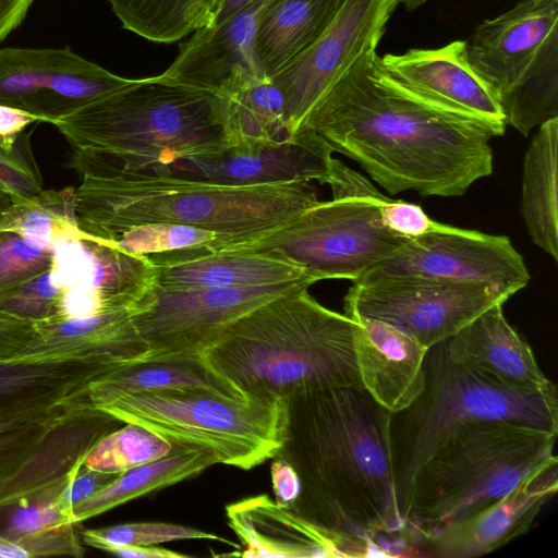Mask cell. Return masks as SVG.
Here are the masks:
<instances>
[{"mask_svg":"<svg viewBox=\"0 0 558 558\" xmlns=\"http://www.w3.org/2000/svg\"><path fill=\"white\" fill-rule=\"evenodd\" d=\"M201 390L236 399L250 396L218 373L203 353L144 354L94 380L85 392L92 404L118 393Z\"/></svg>","mask_w":558,"mask_h":558,"instance_id":"obj_26","label":"cell"},{"mask_svg":"<svg viewBox=\"0 0 558 558\" xmlns=\"http://www.w3.org/2000/svg\"><path fill=\"white\" fill-rule=\"evenodd\" d=\"M308 182L226 185L145 174L82 175L74 191L78 230L107 242L131 228L184 225L217 234L215 250L257 239L317 204Z\"/></svg>","mask_w":558,"mask_h":558,"instance_id":"obj_3","label":"cell"},{"mask_svg":"<svg viewBox=\"0 0 558 558\" xmlns=\"http://www.w3.org/2000/svg\"><path fill=\"white\" fill-rule=\"evenodd\" d=\"M73 187L41 191L34 197L17 202L0 230L15 231L52 246L60 240L80 235L74 208Z\"/></svg>","mask_w":558,"mask_h":558,"instance_id":"obj_34","label":"cell"},{"mask_svg":"<svg viewBox=\"0 0 558 558\" xmlns=\"http://www.w3.org/2000/svg\"><path fill=\"white\" fill-rule=\"evenodd\" d=\"M558 462L522 482L511 493L474 514L408 543L415 555L434 558H475L489 554L533 525L558 489Z\"/></svg>","mask_w":558,"mask_h":558,"instance_id":"obj_17","label":"cell"},{"mask_svg":"<svg viewBox=\"0 0 558 558\" xmlns=\"http://www.w3.org/2000/svg\"><path fill=\"white\" fill-rule=\"evenodd\" d=\"M274 0H252L226 20L198 28L159 76L168 82L227 98L266 78L254 54L263 12Z\"/></svg>","mask_w":558,"mask_h":558,"instance_id":"obj_15","label":"cell"},{"mask_svg":"<svg viewBox=\"0 0 558 558\" xmlns=\"http://www.w3.org/2000/svg\"><path fill=\"white\" fill-rule=\"evenodd\" d=\"M556 433L504 422H475L452 433L428 458L413 485L402 538L474 514L558 462Z\"/></svg>","mask_w":558,"mask_h":558,"instance_id":"obj_6","label":"cell"},{"mask_svg":"<svg viewBox=\"0 0 558 558\" xmlns=\"http://www.w3.org/2000/svg\"><path fill=\"white\" fill-rule=\"evenodd\" d=\"M121 473H107L82 465L63 493L70 510L112 483Z\"/></svg>","mask_w":558,"mask_h":558,"instance_id":"obj_45","label":"cell"},{"mask_svg":"<svg viewBox=\"0 0 558 558\" xmlns=\"http://www.w3.org/2000/svg\"><path fill=\"white\" fill-rule=\"evenodd\" d=\"M34 0H0V43L24 21Z\"/></svg>","mask_w":558,"mask_h":558,"instance_id":"obj_49","label":"cell"},{"mask_svg":"<svg viewBox=\"0 0 558 558\" xmlns=\"http://www.w3.org/2000/svg\"><path fill=\"white\" fill-rule=\"evenodd\" d=\"M475 422L520 424L558 434L557 389L520 392L499 387L454 363L445 341L430 347L421 392L391 421L396 495L404 525L422 466L452 433Z\"/></svg>","mask_w":558,"mask_h":558,"instance_id":"obj_7","label":"cell"},{"mask_svg":"<svg viewBox=\"0 0 558 558\" xmlns=\"http://www.w3.org/2000/svg\"><path fill=\"white\" fill-rule=\"evenodd\" d=\"M82 465L83 462L78 463L66 475L33 494L0 506V536L21 541L24 536L75 524L72 510L63 502V493Z\"/></svg>","mask_w":558,"mask_h":558,"instance_id":"obj_35","label":"cell"},{"mask_svg":"<svg viewBox=\"0 0 558 558\" xmlns=\"http://www.w3.org/2000/svg\"><path fill=\"white\" fill-rule=\"evenodd\" d=\"M0 186L19 201L29 199L43 191L41 175L25 134L13 149L0 142Z\"/></svg>","mask_w":558,"mask_h":558,"instance_id":"obj_43","label":"cell"},{"mask_svg":"<svg viewBox=\"0 0 558 558\" xmlns=\"http://www.w3.org/2000/svg\"><path fill=\"white\" fill-rule=\"evenodd\" d=\"M270 477L275 501L281 506L292 507L302 489L298 472L288 461L276 456L270 465Z\"/></svg>","mask_w":558,"mask_h":558,"instance_id":"obj_47","label":"cell"},{"mask_svg":"<svg viewBox=\"0 0 558 558\" xmlns=\"http://www.w3.org/2000/svg\"><path fill=\"white\" fill-rule=\"evenodd\" d=\"M123 28L171 44L210 25L223 0H108Z\"/></svg>","mask_w":558,"mask_h":558,"instance_id":"obj_32","label":"cell"},{"mask_svg":"<svg viewBox=\"0 0 558 558\" xmlns=\"http://www.w3.org/2000/svg\"><path fill=\"white\" fill-rule=\"evenodd\" d=\"M313 279L203 289L154 286L132 310L134 325L149 355L203 353L228 324Z\"/></svg>","mask_w":558,"mask_h":558,"instance_id":"obj_11","label":"cell"},{"mask_svg":"<svg viewBox=\"0 0 558 558\" xmlns=\"http://www.w3.org/2000/svg\"><path fill=\"white\" fill-rule=\"evenodd\" d=\"M83 399L82 396L49 411L0 421V480L14 471L46 433Z\"/></svg>","mask_w":558,"mask_h":558,"instance_id":"obj_39","label":"cell"},{"mask_svg":"<svg viewBox=\"0 0 558 558\" xmlns=\"http://www.w3.org/2000/svg\"><path fill=\"white\" fill-rule=\"evenodd\" d=\"M90 405L172 444L196 446L218 463L251 470L277 456L287 429V399L230 398L201 390L118 393Z\"/></svg>","mask_w":558,"mask_h":558,"instance_id":"obj_8","label":"cell"},{"mask_svg":"<svg viewBox=\"0 0 558 558\" xmlns=\"http://www.w3.org/2000/svg\"><path fill=\"white\" fill-rule=\"evenodd\" d=\"M85 555L77 524H69L44 533L11 541L0 536V558H35Z\"/></svg>","mask_w":558,"mask_h":558,"instance_id":"obj_42","label":"cell"},{"mask_svg":"<svg viewBox=\"0 0 558 558\" xmlns=\"http://www.w3.org/2000/svg\"><path fill=\"white\" fill-rule=\"evenodd\" d=\"M332 153L317 134L303 130L292 141L279 145L250 151L228 149L219 155L187 157L120 175L187 178L226 185L312 180L325 184Z\"/></svg>","mask_w":558,"mask_h":558,"instance_id":"obj_16","label":"cell"},{"mask_svg":"<svg viewBox=\"0 0 558 558\" xmlns=\"http://www.w3.org/2000/svg\"><path fill=\"white\" fill-rule=\"evenodd\" d=\"M35 335L33 322L0 314V360L20 355Z\"/></svg>","mask_w":558,"mask_h":558,"instance_id":"obj_46","label":"cell"},{"mask_svg":"<svg viewBox=\"0 0 558 558\" xmlns=\"http://www.w3.org/2000/svg\"><path fill=\"white\" fill-rule=\"evenodd\" d=\"M558 0H523L480 24L465 40L468 61L498 100L522 78L558 29Z\"/></svg>","mask_w":558,"mask_h":558,"instance_id":"obj_19","label":"cell"},{"mask_svg":"<svg viewBox=\"0 0 558 558\" xmlns=\"http://www.w3.org/2000/svg\"><path fill=\"white\" fill-rule=\"evenodd\" d=\"M172 447L171 441L147 427L124 423L93 446L83 465L107 473H123L166 456Z\"/></svg>","mask_w":558,"mask_h":558,"instance_id":"obj_36","label":"cell"},{"mask_svg":"<svg viewBox=\"0 0 558 558\" xmlns=\"http://www.w3.org/2000/svg\"><path fill=\"white\" fill-rule=\"evenodd\" d=\"M225 99V131L230 149L242 151L292 141L282 93L263 78Z\"/></svg>","mask_w":558,"mask_h":558,"instance_id":"obj_31","label":"cell"},{"mask_svg":"<svg viewBox=\"0 0 558 558\" xmlns=\"http://www.w3.org/2000/svg\"><path fill=\"white\" fill-rule=\"evenodd\" d=\"M154 269L155 284L166 289L230 288L307 278L315 280L296 264L266 253L214 252L177 264L154 266Z\"/></svg>","mask_w":558,"mask_h":558,"instance_id":"obj_27","label":"cell"},{"mask_svg":"<svg viewBox=\"0 0 558 558\" xmlns=\"http://www.w3.org/2000/svg\"><path fill=\"white\" fill-rule=\"evenodd\" d=\"M226 513L229 526L245 546L243 557H345L330 532L267 495L228 505Z\"/></svg>","mask_w":558,"mask_h":558,"instance_id":"obj_24","label":"cell"},{"mask_svg":"<svg viewBox=\"0 0 558 558\" xmlns=\"http://www.w3.org/2000/svg\"><path fill=\"white\" fill-rule=\"evenodd\" d=\"M252 0H223L219 10L217 11L211 24H217L227 17L233 15L241 9H243L246 4H248Z\"/></svg>","mask_w":558,"mask_h":558,"instance_id":"obj_51","label":"cell"},{"mask_svg":"<svg viewBox=\"0 0 558 558\" xmlns=\"http://www.w3.org/2000/svg\"><path fill=\"white\" fill-rule=\"evenodd\" d=\"M17 202L22 201L16 199L11 193L0 186V225Z\"/></svg>","mask_w":558,"mask_h":558,"instance_id":"obj_52","label":"cell"},{"mask_svg":"<svg viewBox=\"0 0 558 558\" xmlns=\"http://www.w3.org/2000/svg\"><path fill=\"white\" fill-rule=\"evenodd\" d=\"M138 81L116 75L69 49H0V105L27 111L40 122L54 124Z\"/></svg>","mask_w":558,"mask_h":558,"instance_id":"obj_12","label":"cell"},{"mask_svg":"<svg viewBox=\"0 0 558 558\" xmlns=\"http://www.w3.org/2000/svg\"><path fill=\"white\" fill-rule=\"evenodd\" d=\"M123 363L31 355L0 360V421L73 401L84 396L94 380Z\"/></svg>","mask_w":558,"mask_h":558,"instance_id":"obj_22","label":"cell"},{"mask_svg":"<svg viewBox=\"0 0 558 558\" xmlns=\"http://www.w3.org/2000/svg\"><path fill=\"white\" fill-rule=\"evenodd\" d=\"M302 286L221 329L203 355L245 395L287 399L329 387L362 388L355 322L319 304Z\"/></svg>","mask_w":558,"mask_h":558,"instance_id":"obj_5","label":"cell"},{"mask_svg":"<svg viewBox=\"0 0 558 558\" xmlns=\"http://www.w3.org/2000/svg\"><path fill=\"white\" fill-rule=\"evenodd\" d=\"M218 463L208 450L173 444L166 456L121 473L112 483L72 508L75 524L151 492L166 488Z\"/></svg>","mask_w":558,"mask_h":558,"instance_id":"obj_30","label":"cell"},{"mask_svg":"<svg viewBox=\"0 0 558 558\" xmlns=\"http://www.w3.org/2000/svg\"><path fill=\"white\" fill-rule=\"evenodd\" d=\"M40 120L24 110L0 105V142L9 149H13L25 129Z\"/></svg>","mask_w":558,"mask_h":558,"instance_id":"obj_48","label":"cell"},{"mask_svg":"<svg viewBox=\"0 0 558 558\" xmlns=\"http://www.w3.org/2000/svg\"><path fill=\"white\" fill-rule=\"evenodd\" d=\"M506 124L526 136L558 118V29L542 46L519 83L500 100Z\"/></svg>","mask_w":558,"mask_h":558,"instance_id":"obj_33","label":"cell"},{"mask_svg":"<svg viewBox=\"0 0 558 558\" xmlns=\"http://www.w3.org/2000/svg\"><path fill=\"white\" fill-rule=\"evenodd\" d=\"M365 275H414L483 283L509 298L531 278L522 255L508 236L440 222L433 230L409 239Z\"/></svg>","mask_w":558,"mask_h":558,"instance_id":"obj_14","label":"cell"},{"mask_svg":"<svg viewBox=\"0 0 558 558\" xmlns=\"http://www.w3.org/2000/svg\"><path fill=\"white\" fill-rule=\"evenodd\" d=\"M398 0H341L319 37L270 80L295 136L318 99L364 53L376 50Z\"/></svg>","mask_w":558,"mask_h":558,"instance_id":"obj_13","label":"cell"},{"mask_svg":"<svg viewBox=\"0 0 558 558\" xmlns=\"http://www.w3.org/2000/svg\"><path fill=\"white\" fill-rule=\"evenodd\" d=\"M558 118L538 126L525 153L522 216L532 242L558 260Z\"/></svg>","mask_w":558,"mask_h":558,"instance_id":"obj_29","label":"cell"},{"mask_svg":"<svg viewBox=\"0 0 558 558\" xmlns=\"http://www.w3.org/2000/svg\"><path fill=\"white\" fill-rule=\"evenodd\" d=\"M380 218L388 230L408 239L420 236L438 223L420 205L392 198L381 203Z\"/></svg>","mask_w":558,"mask_h":558,"instance_id":"obj_44","label":"cell"},{"mask_svg":"<svg viewBox=\"0 0 558 558\" xmlns=\"http://www.w3.org/2000/svg\"><path fill=\"white\" fill-rule=\"evenodd\" d=\"M380 60L412 95L447 111L487 123L504 135L507 124L500 102L469 63L465 40L437 49L387 53Z\"/></svg>","mask_w":558,"mask_h":558,"instance_id":"obj_18","label":"cell"},{"mask_svg":"<svg viewBox=\"0 0 558 558\" xmlns=\"http://www.w3.org/2000/svg\"><path fill=\"white\" fill-rule=\"evenodd\" d=\"M78 532L84 545L100 550L109 546H154L187 539L215 541L240 547L217 534L169 522H132L96 529L82 527L78 524Z\"/></svg>","mask_w":558,"mask_h":558,"instance_id":"obj_37","label":"cell"},{"mask_svg":"<svg viewBox=\"0 0 558 558\" xmlns=\"http://www.w3.org/2000/svg\"><path fill=\"white\" fill-rule=\"evenodd\" d=\"M102 551L123 558H186L189 555L177 553L167 548L154 546H109Z\"/></svg>","mask_w":558,"mask_h":558,"instance_id":"obj_50","label":"cell"},{"mask_svg":"<svg viewBox=\"0 0 558 558\" xmlns=\"http://www.w3.org/2000/svg\"><path fill=\"white\" fill-rule=\"evenodd\" d=\"M408 11H413L428 0H398Z\"/></svg>","mask_w":558,"mask_h":558,"instance_id":"obj_53","label":"cell"},{"mask_svg":"<svg viewBox=\"0 0 558 558\" xmlns=\"http://www.w3.org/2000/svg\"><path fill=\"white\" fill-rule=\"evenodd\" d=\"M34 326L36 335L20 355L123 363L147 353L129 308Z\"/></svg>","mask_w":558,"mask_h":558,"instance_id":"obj_25","label":"cell"},{"mask_svg":"<svg viewBox=\"0 0 558 558\" xmlns=\"http://www.w3.org/2000/svg\"><path fill=\"white\" fill-rule=\"evenodd\" d=\"M387 198L381 193L332 196L257 239L219 252L271 254L296 264L316 281H354L409 240L383 225L380 205Z\"/></svg>","mask_w":558,"mask_h":558,"instance_id":"obj_9","label":"cell"},{"mask_svg":"<svg viewBox=\"0 0 558 558\" xmlns=\"http://www.w3.org/2000/svg\"><path fill=\"white\" fill-rule=\"evenodd\" d=\"M341 0H274L259 20L254 54L260 73L271 78L324 32Z\"/></svg>","mask_w":558,"mask_h":558,"instance_id":"obj_28","label":"cell"},{"mask_svg":"<svg viewBox=\"0 0 558 558\" xmlns=\"http://www.w3.org/2000/svg\"><path fill=\"white\" fill-rule=\"evenodd\" d=\"M355 322L354 355L362 388L392 414L408 408L424 384L427 348L383 320Z\"/></svg>","mask_w":558,"mask_h":558,"instance_id":"obj_21","label":"cell"},{"mask_svg":"<svg viewBox=\"0 0 558 558\" xmlns=\"http://www.w3.org/2000/svg\"><path fill=\"white\" fill-rule=\"evenodd\" d=\"M124 424L84 398L59 420L34 451L0 480V506L33 494L71 472L104 436Z\"/></svg>","mask_w":558,"mask_h":558,"instance_id":"obj_23","label":"cell"},{"mask_svg":"<svg viewBox=\"0 0 558 558\" xmlns=\"http://www.w3.org/2000/svg\"><path fill=\"white\" fill-rule=\"evenodd\" d=\"M286 438L277 456L298 472L292 506L330 532L345 557L386 556L378 544L402 535L391 439L392 413L363 388L329 387L287 398Z\"/></svg>","mask_w":558,"mask_h":558,"instance_id":"obj_2","label":"cell"},{"mask_svg":"<svg viewBox=\"0 0 558 558\" xmlns=\"http://www.w3.org/2000/svg\"><path fill=\"white\" fill-rule=\"evenodd\" d=\"M65 286L50 269L0 294V314L33 323L57 319Z\"/></svg>","mask_w":558,"mask_h":558,"instance_id":"obj_40","label":"cell"},{"mask_svg":"<svg viewBox=\"0 0 558 558\" xmlns=\"http://www.w3.org/2000/svg\"><path fill=\"white\" fill-rule=\"evenodd\" d=\"M104 244L149 257L202 246H207L213 253L221 244V240L210 231L191 226L150 223L125 230Z\"/></svg>","mask_w":558,"mask_h":558,"instance_id":"obj_38","label":"cell"},{"mask_svg":"<svg viewBox=\"0 0 558 558\" xmlns=\"http://www.w3.org/2000/svg\"><path fill=\"white\" fill-rule=\"evenodd\" d=\"M445 343L454 363L499 387L520 392L555 387L532 348L507 322L502 304L484 311Z\"/></svg>","mask_w":558,"mask_h":558,"instance_id":"obj_20","label":"cell"},{"mask_svg":"<svg viewBox=\"0 0 558 558\" xmlns=\"http://www.w3.org/2000/svg\"><path fill=\"white\" fill-rule=\"evenodd\" d=\"M310 130L356 161L388 193L461 196L493 172L490 140L502 134L412 95L376 50L355 60L318 99L299 133Z\"/></svg>","mask_w":558,"mask_h":558,"instance_id":"obj_1","label":"cell"},{"mask_svg":"<svg viewBox=\"0 0 558 558\" xmlns=\"http://www.w3.org/2000/svg\"><path fill=\"white\" fill-rule=\"evenodd\" d=\"M352 282L344 296L347 316L388 323L427 349L509 299L488 284L414 275H364Z\"/></svg>","mask_w":558,"mask_h":558,"instance_id":"obj_10","label":"cell"},{"mask_svg":"<svg viewBox=\"0 0 558 558\" xmlns=\"http://www.w3.org/2000/svg\"><path fill=\"white\" fill-rule=\"evenodd\" d=\"M53 260L52 246L0 230V294L50 269Z\"/></svg>","mask_w":558,"mask_h":558,"instance_id":"obj_41","label":"cell"},{"mask_svg":"<svg viewBox=\"0 0 558 558\" xmlns=\"http://www.w3.org/2000/svg\"><path fill=\"white\" fill-rule=\"evenodd\" d=\"M53 125L73 147L70 166L96 178L230 149L225 99L159 75L140 78Z\"/></svg>","mask_w":558,"mask_h":558,"instance_id":"obj_4","label":"cell"}]
</instances>
